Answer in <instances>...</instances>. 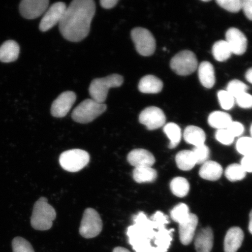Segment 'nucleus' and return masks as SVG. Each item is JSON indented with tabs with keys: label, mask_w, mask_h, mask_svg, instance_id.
<instances>
[{
	"label": "nucleus",
	"mask_w": 252,
	"mask_h": 252,
	"mask_svg": "<svg viewBox=\"0 0 252 252\" xmlns=\"http://www.w3.org/2000/svg\"><path fill=\"white\" fill-rule=\"evenodd\" d=\"M49 4L48 0H24L20 4V13L28 20H33L45 14Z\"/></svg>",
	"instance_id": "13"
},
{
	"label": "nucleus",
	"mask_w": 252,
	"mask_h": 252,
	"mask_svg": "<svg viewBox=\"0 0 252 252\" xmlns=\"http://www.w3.org/2000/svg\"><path fill=\"white\" fill-rule=\"evenodd\" d=\"M67 6L64 2H58L52 4L46 11L39 24L42 32L48 31L61 21Z\"/></svg>",
	"instance_id": "11"
},
{
	"label": "nucleus",
	"mask_w": 252,
	"mask_h": 252,
	"mask_svg": "<svg viewBox=\"0 0 252 252\" xmlns=\"http://www.w3.org/2000/svg\"><path fill=\"white\" fill-rule=\"evenodd\" d=\"M249 231L252 235V210L250 214V223H249Z\"/></svg>",
	"instance_id": "46"
},
{
	"label": "nucleus",
	"mask_w": 252,
	"mask_h": 252,
	"mask_svg": "<svg viewBox=\"0 0 252 252\" xmlns=\"http://www.w3.org/2000/svg\"><path fill=\"white\" fill-rule=\"evenodd\" d=\"M242 9L249 20L252 21V0L242 1Z\"/></svg>",
	"instance_id": "41"
},
{
	"label": "nucleus",
	"mask_w": 252,
	"mask_h": 252,
	"mask_svg": "<svg viewBox=\"0 0 252 252\" xmlns=\"http://www.w3.org/2000/svg\"><path fill=\"white\" fill-rule=\"evenodd\" d=\"M232 122L231 116L226 112L215 111L211 113L208 122L211 127L222 130L226 129Z\"/></svg>",
	"instance_id": "24"
},
{
	"label": "nucleus",
	"mask_w": 252,
	"mask_h": 252,
	"mask_svg": "<svg viewBox=\"0 0 252 252\" xmlns=\"http://www.w3.org/2000/svg\"><path fill=\"white\" fill-rule=\"evenodd\" d=\"M212 53L214 59L218 62L227 61L232 55L231 49L225 40H219L214 43Z\"/></svg>",
	"instance_id": "28"
},
{
	"label": "nucleus",
	"mask_w": 252,
	"mask_h": 252,
	"mask_svg": "<svg viewBox=\"0 0 252 252\" xmlns=\"http://www.w3.org/2000/svg\"><path fill=\"white\" fill-rule=\"evenodd\" d=\"M251 138H252V125H251Z\"/></svg>",
	"instance_id": "47"
},
{
	"label": "nucleus",
	"mask_w": 252,
	"mask_h": 252,
	"mask_svg": "<svg viewBox=\"0 0 252 252\" xmlns=\"http://www.w3.org/2000/svg\"><path fill=\"white\" fill-rule=\"evenodd\" d=\"M20 51V46L15 41H6L0 46V61L6 63L15 62L18 58Z\"/></svg>",
	"instance_id": "20"
},
{
	"label": "nucleus",
	"mask_w": 252,
	"mask_h": 252,
	"mask_svg": "<svg viewBox=\"0 0 252 252\" xmlns=\"http://www.w3.org/2000/svg\"><path fill=\"white\" fill-rule=\"evenodd\" d=\"M96 12L93 0H74L67 7L59 23V30L66 40H83L90 33L91 22Z\"/></svg>",
	"instance_id": "1"
},
{
	"label": "nucleus",
	"mask_w": 252,
	"mask_h": 252,
	"mask_svg": "<svg viewBox=\"0 0 252 252\" xmlns=\"http://www.w3.org/2000/svg\"><path fill=\"white\" fill-rule=\"evenodd\" d=\"M90 157L87 151L73 149L65 151L60 157V164L68 172H77L81 171L89 163Z\"/></svg>",
	"instance_id": "6"
},
{
	"label": "nucleus",
	"mask_w": 252,
	"mask_h": 252,
	"mask_svg": "<svg viewBox=\"0 0 252 252\" xmlns=\"http://www.w3.org/2000/svg\"><path fill=\"white\" fill-rule=\"evenodd\" d=\"M245 78L249 83L252 84V68L249 69L247 72H246Z\"/></svg>",
	"instance_id": "44"
},
{
	"label": "nucleus",
	"mask_w": 252,
	"mask_h": 252,
	"mask_svg": "<svg viewBox=\"0 0 252 252\" xmlns=\"http://www.w3.org/2000/svg\"><path fill=\"white\" fill-rule=\"evenodd\" d=\"M134 180L138 184L151 183L157 178V172L151 167H138L135 168L133 171Z\"/></svg>",
	"instance_id": "26"
},
{
	"label": "nucleus",
	"mask_w": 252,
	"mask_h": 252,
	"mask_svg": "<svg viewBox=\"0 0 252 252\" xmlns=\"http://www.w3.org/2000/svg\"><path fill=\"white\" fill-rule=\"evenodd\" d=\"M226 129L234 138L240 136L245 130L244 126L241 123L233 121Z\"/></svg>",
	"instance_id": "40"
},
{
	"label": "nucleus",
	"mask_w": 252,
	"mask_h": 252,
	"mask_svg": "<svg viewBox=\"0 0 252 252\" xmlns=\"http://www.w3.org/2000/svg\"><path fill=\"white\" fill-rule=\"evenodd\" d=\"M184 137L187 143L195 147L202 146L206 140V135L203 129L195 126H189L185 128Z\"/></svg>",
	"instance_id": "23"
},
{
	"label": "nucleus",
	"mask_w": 252,
	"mask_h": 252,
	"mask_svg": "<svg viewBox=\"0 0 252 252\" xmlns=\"http://www.w3.org/2000/svg\"><path fill=\"white\" fill-rule=\"evenodd\" d=\"M241 165L246 172H252V154L244 156L241 160Z\"/></svg>",
	"instance_id": "42"
},
{
	"label": "nucleus",
	"mask_w": 252,
	"mask_h": 252,
	"mask_svg": "<svg viewBox=\"0 0 252 252\" xmlns=\"http://www.w3.org/2000/svg\"><path fill=\"white\" fill-rule=\"evenodd\" d=\"M247 172L241 164L233 163L226 168L225 171V175L228 180L231 182L241 181L244 179Z\"/></svg>",
	"instance_id": "30"
},
{
	"label": "nucleus",
	"mask_w": 252,
	"mask_h": 252,
	"mask_svg": "<svg viewBox=\"0 0 252 252\" xmlns=\"http://www.w3.org/2000/svg\"><path fill=\"white\" fill-rule=\"evenodd\" d=\"M223 169L218 162L208 160L203 163L199 171V175L205 180L216 181L221 177Z\"/></svg>",
	"instance_id": "19"
},
{
	"label": "nucleus",
	"mask_w": 252,
	"mask_h": 252,
	"mask_svg": "<svg viewBox=\"0 0 252 252\" xmlns=\"http://www.w3.org/2000/svg\"><path fill=\"white\" fill-rule=\"evenodd\" d=\"M195 159H196V164H203L205 162L208 161L209 159L210 151L209 148L206 145L195 147L193 150Z\"/></svg>",
	"instance_id": "33"
},
{
	"label": "nucleus",
	"mask_w": 252,
	"mask_h": 252,
	"mask_svg": "<svg viewBox=\"0 0 252 252\" xmlns=\"http://www.w3.org/2000/svg\"><path fill=\"white\" fill-rule=\"evenodd\" d=\"M13 252H34L32 246L24 238L15 237L12 241Z\"/></svg>",
	"instance_id": "32"
},
{
	"label": "nucleus",
	"mask_w": 252,
	"mask_h": 252,
	"mask_svg": "<svg viewBox=\"0 0 252 252\" xmlns=\"http://www.w3.org/2000/svg\"><path fill=\"white\" fill-rule=\"evenodd\" d=\"M127 161L135 168L151 167L156 162L155 157L150 151L138 149L132 150L127 156Z\"/></svg>",
	"instance_id": "16"
},
{
	"label": "nucleus",
	"mask_w": 252,
	"mask_h": 252,
	"mask_svg": "<svg viewBox=\"0 0 252 252\" xmlns=\"http://www.w3.org/2000/svg\"><path fill=\"white\" fill-rule=\"evenodd\" d=\"M189 209L187 204L180 203L176 205L171 212V219L175 222L181 223L187 220L190 215Z\"/></svg>",
	"instance_id": "31"
},
{
	"label": "nucleus",
	"mask_w": 252,
	"mask_h": 252,
	"mask_svg": "<svg viewBox=\"0 0 252 252\" xmlns=\"http://www.w3.org/2000/svg\"><path fill=\"white\" fill-rule=\"evenodd\" d=\"M244 239L243 231L239 227L230 228L226 232L224 239L225 252H237Z\"/></svg>",
	"instance_id": "17"
},
{
	"label": "nucleus",
	"mask_w": 252,
	"mask_h": 252,
	"mask_svg": "<svg viewBox=\"0 0 252 252\" xmlns=\"http://www.w3.org/2000/svg\"><path fill=\"white\" fill-rule=\"evenodd\" d=\"M218 98L220 105L223 109L228 110L231 109L234 106L235 97L226 90L219 91Z\"/></svg>",
	"instance_id": "36"
},
{
	"label": "nucleus",
	"mask_w": 252,
	"mask_h": 252,
	"mask_svg": "<svg viewBox=\"0 0 252 252\" xmlns=\"http://www.w3.org/2000/svg\"><path fill=\"white\" fill-rule=\"evenodd\" d=\"M112 252H131L130 251L128 250L127 249L125 248L124 247H116L114 248V250H113Z\"/></svg>",
	"instance_id": "45"
},
{
	"label": "nucleus",
	"mask_w": 252,
	"mask_h": 252,
	"mask_svg": "<svg viewBox=\"0 0 252 252\" xmlns=\"http://www.w3.org/2000/svg\"><path fill=\"white\" fill-rule=\"evenodd\" d=\"M163 131L170 140L169 149H175L178 146L181 140L182 131L181 128L174 123H169L163 127Z\"/></svg>",
	"instance_id": "27"
},
{
	"label": "nucleus",
	"mask_w": 252,
	"mask_h": 252,
	"mask_svg": "<svg viewBox=\"0 0 252 252\" xmlns=\"http://www.w3.org/2000/svg\"><path fill=\"white\" fill-rule=\"evenodd\" d=\"M162 88V81L153 75H148L142 78L138 84V90L144 94H158Z\"/></svg>",
	"instance_id": "22"
},
{
	"label": "nucleus",
	"mask_w": 252,
	"mask_h": 252,
	"mask_svg": "<svg viewBox=\"0 0 252 252\" xmlns=\"http://www.w3.org/2000/svg\"><path fill=\"white\" fill-rule=\"evenodd\" d=\"M236 102L242 108H252V95L247 92L240 94L235 98Z\"/></svg>",
	"instance_id": "39"
},
{
	"label": "nucleus",
	"mask_w": 252,
	"mask_h": 252,
	"mask_svg": "<svg viewBox=\"0 0 252 252\" xmlns=\"http://www.w3.org/2000/svg\"><path fill=\"white\" fill-rule=\"evenodd\" d=\"M216 138L220 143L229 146L233 143L235 138L229 133L227 129H222L217 131Z\"/></svg>",
	"instance_id": "38"
},
{
	"label": "nucleus",
	"mask_w": 252,
	"mask_h": 252,
	"mask_svg": "<svg viewBox=\"0 0 252 252\" xmlns=\"http://www.w3.org/2000/svg\"><path fill=\"white\" fill-rule=\"evenodd\" d=\"M226 91L235 97L240 95L242 94L247 92L248 87L243 82L238 80H234L229 82Z\"/></svg>",
	"instance_id": "34"
},
{
	"label": "nucleus",
	"mask_w": 252,
	"mask_h": 252,
	"mask_svg": "<svg viewBox=\"0 0 252 252\" xmlns=\"http://www.w3.org/2000/svg\"><path fill=\"white\" fill-rule=\"evenodd\" d=\"M236 150L238 152L244 156L252 154V138L244 137L239 138L236 142Z\"/></svg>",
	"instance_id": "35"
},
{
	"label": "nucleus",
	"mask_w": 252,
	"mask_h": 252,
	"mask_svg": "<svg viewBox=\"0 0 252 252\" xmlns=\"http://www.w3.org/2000/svg\"><path fill=\"white\" fill-rule=\"evenodd\" d=\"M213 243V232L210 227L201 229L195 238L194 245L197 252H211Z\"/></svg>",
	"instance_id": "18"
},
{
	"label": "nucleus",
	"mask_w": 252,
	"mask_h": 252,
	"mask_svg": "<svg viewBox=\"0 0 252 252\" xmlns=\"http://www.w3.org/2000/svg\"><path fill=\"white\" fill-rule=\"evenodd\" d=\"M220 7L231 12H238L242 9V0H217Z\"/></svg>",
	"instance_id": "37"
},
{
	"label": "nucleus",
	"mask_w": 252,
	"mask_h": 252,
	"mask_svg": "<svg viewBox=\"0 0 252 252\" xmlns=\"http://www.w3.org/2000/svg\"><path fill=\"white\" fill-rule=\"evenodd\" d=\"M134 225L129 226L127 235L129 243L136 252H150V241L155 239L157 244L159 236V229L168 223V217L160 212H157L148 219L146 214L140 212L133 217Z\"/></svg>",
	"instance_id": "2"
},
{
	"label": "nucleus",
	"mask_w": 252,
	"mask_h": 252,
	"mask_svg": "<svg viewBox=\"0 0 252 252\" xmlns=\"http://www.w3.org/2000/svg\"><path fill=\"white\" fill-rule=\"evenodd\" d=\"M198 78L205 88H212L216 83L215 71L212 63L203 62L198 70Z\"/></svg>",
	"instance_id": "21"
},
{
	"label": "nucleus",
	"mask_w": 252,
	"mask_h": 252,
	"mask_svg": "<svg viewBox=\"0 0 252 252\" xmlns=\"http://www.w3.org/2000/svg\"><path fill=\"white\" fill-rule=\"evenodd\" d=\"M106 108L105 103L97 102L93 99H86L74 109L72 118L79 124H87L101 115Z\"/></svg>",
	"instance_id": "5"
},
{
	"label": "nucleus",
	"mask_w": 252,
	"mask_h": 252,
	"mask_svg": "<svg viewBox=\"0 0 252 252\" xmlns=\"http://www.w3.org/2000/svg\"><path fill=\"white\" fill-rule=\"evenodd\" d=\"M226 42L231 49L232 53L242 55L247 51L248 40L244 33L235 28H231L226 32Z\"/></svg>",
	"instance_id": "14"
},
{
	"label": "nucleus",
	"mask_w": 252,
	"mask_h": 252,
	"mask_svg": "<svg viewBox=\"0 0 252 252\" xmlns=\"http://www.w3.org/2000/svg\"><path fill=\"white\" fill-rule=\"evenodd\" d=\"M118 2V0H101L100 4L103 8L111 9L115 7Z\"/></svg>",
	"instance_id": "43"
},
{
	"label": "nucleus",
	"mask_w": 252,
	"mask_h": 252,
	"mask_svg": "<svg viewBox=\"0 0 252 252\" xmlns=\"http://www.w3.org/2000/svg\"><path fill=\"white\" fill-rule=\"evenodd\" d=\"M77 95L72 91H65L57 97L51 107V114L55 118H64L73 106Z\"/></svg>",
	"instance_id": "12"
},
{
	"label": "nucleus",
	"mask_w": 252,
	"mask_h": 252,
	"mask_svg": "<svg viewBox=\"0 0 252 252\" xmlns=\"http://www.w3.org/2000/svg\"><path fill=\"white\" fill-rule=\"evenodd\" d=\"M56 217L54 208L48 203L46 197H40L34 204L31 225L38 231H47L52 227Z\"/></svg>",
	"instance_id": "3"
},
{
	"label": "nucleus",
	"mask_w": 252,
	"mask_h": 252,
	"mask_svg": "<svg viewBox=\"0 0 252 252\" xmlns=\"http://www.w3.org/2000/svg\"><path fill=\"white\" fill-rule=\"evenodd\" d=\"M139 122L146 126L148 130H156L165 125L166 116L164 112L157 107H148L141 112Z\"/></svg>",
	"instance_id": "10"
},
{
	"label": "nucleus",
	"mask_w": 252,
	"mask_h": 252,
	"mask_svg": "<svg viewBox=\"0 0 252 252\" xmlns=\"http://www.w3.org/2000/svg\"><path fill=\"white\" fill-rule=\"evenodd\" d=\"M124 82V77L117 74L94 79L89 88L90 96L95 101L103 103L107 98L110 88L121 87Z\"/></svg>",
	"instance_id": "4"
},
{
	"label": "nucleus",
	"mask_w": 252,
	"mask_h": 252,
	"mask_svg": "<svg viewBox=\"0 0 252 252\" xmlns=\"http://www.w3.org/2000/svg\"><path fill=\"white\" fill-rule=\"evenodd\" d=\"M131 39L135 49L143 56L153 55L156 49V41L151 32L146 28H135L131 31Z\"/></svg>",
	"instance_id": "8"
},
{
	"label": "nucleus",
	"mask_w": 252,
	"mask_h": 252,
	"mask_svg": "<svg viewBox=\"0 0 252 252\" xmlns=\"http://www.w3.org/2000/svg\"><path fill=\"white\" fill-rule=\"evenodd\" d=\"M175 159L176 165L182 171H190L196 164L194 154L190 150L180 151L176 154Z\"/></svg>",
	"instance_id": "25"
},
{
	"label": "nucleus",
	"mask_w": 252,
	"mask_h": 252,
	"mask_svg": "<svg viewBox=\"0 0 252 252\" xmlns=\"http://www.w3.org/2000/svg\"><path fill=\"white\" fill-rule=\"evenodd\" d=\"M198 222L197 216L190 213L187 220L179 223V238L183 245H188L193 241Z\"/></svg>",
	"instance_id": "15"
},
{
	"label": "nucleus",
	"mask_w": 252,
	"mask_h": 252,
	"mask_svg": "<svg viewBox=\"0 0 252 252\" xmlns=\"http://www.w3.org/2000/svg\"><path fill=\"white\" fill-rule=\"evenodd\" d=\"M102 227L101 218L95 210L88 208L85 210L79 229L83 237L87 239L96 237L101 232Z\"/></svg>",
	"instance_id": "9"
},
{
	"label": "nucleus",
	"mask_w": 252,
	"mask_h": 252,
	"mask_svg": "<svg viewBox=\"0 0 252 252\" xmlns=\"http://www.w3.org/2000/svg\"><path fill=\"white\" fill-rule=\"evenodd\" d=\"M170 189L175 196L184 197L187 196L190 190V185L187 179L183 177H176L171 182Z\"/></svg>",
	"instance_id": "29"
},
{
	"label": "nucleus",
	"mask_w": 252,
	"mask_h": 252,
	"mask_svg": "<svg viewBox=\"0 0 252 252\" xmlns=\"http://www.w3.org/2000/svg\"><path fill=\"white\" fill-rule=\"evenodd\" d=\"M170 65L176 74L186 76L193 73L196 70L198 62L193 52L184 50L173 57Z\"/></svg>",
	"instance_id": "7"
}]
</instances>
